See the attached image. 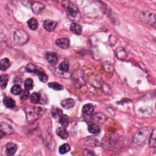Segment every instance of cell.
Returning a JSON list of instances; mask_svg holds the SVG:
<instances>
[{"instance_id":"cell-1","label":"cell","mask_w":156,"mask_h":156,"mask_svg":"<svg viewBox=\"0 0 156 156\" xmlns=\"http://www.w3.org/2000/svg\"><path fill=\"white\" fill-rule=\"evenodd\" d=\"M77 2L87 15H89L91 13H93V16L99 12L105 13L107 9L105 4L99 0H77Z\"/></svg>"},{"instance_id":"cell-2","label":"cell","mask_w":156,"mask_h":156,"mask_svg":"<svg viewBox=\"0 0 156 156\" xmlns=\"http://www.w3.org/2000/svg\"><path fill=\"white\" fill-rule=\"evenodd\" d=\"M62 5L65 9L68 18L73 21H79L80 19V13L77 7L69 0H63Z\"/></svg>"},{"instance_id":"cell-3","label":"cell","mask_w":156,"mask_h":156,"mask_svg":"<svg viewBox=\"0 0 156 156\" xmlns=\"http://www.w3.org/2000/svg\"><path fill=\"white\" fill-rule=\"evenodd\" d=\"M149 130L147 127H143L138 130L133 136V141L138 146H143L145 144L149 135Z\"/></svg>"},{"instance_id":"cell-4","label":"cell","mask_w":156,"mask_h":156,"mask_svg":"<svg viewBox=\"0 0 156 156\" xmlns=\"http://www.w3.org/2000/svg\"><path fill=\"white\" fill-rule=\"evenodd\" d=\"M13 41L16 44L23 45L27 42L29 40L28 34L23 30H16L13 35Z\"/></svg>"},{"instance_id":"cell-5","label":"cell","mask_w":156,"mask_h":156,"mask_svg":"<svg viewBox=\"0 0 156 156\" xmlns=\"http://www.w3.org/2000/svg\"><path fill=\"white\" fill-rule=\"evenodd\" d=\"M140 19L144 23L153 26L154 27H155V15L154 13L145 11L142 12L139 15Z\"/></svg>"},{"instance_id":"cell-6","label":"cell","mask_w":156,"mask_h":156,"mask_svg":"<svg viewBox=\"0 0 156 156\" xmlns=\"http://www.w3.org/2000/svg\"><path fill=\"white\" fill-rule=\"evenodd\" d=\"M45 5L39 2H34L31 4V9L34 14L38 15L44 9Z\"/></svg>"},{"instance_id":"cell-7","label":"cell","mask_w":156,"mask_h":156,"mask_svg":"<svg viewBox=\"0 0 156 156\" xmlns=\"http://www.w3.org/2000/svg\"><path fill=\"white\" fill-rule=\"evenodd\" d=\"M57 23L56 21H52L50 20H47L43 21V27L47 30L48 32H52L57 27Z\"/></svg>"},{"instance_id":"cell-8","label":"cell","mask_w":156,"mask_h":156,"mask_svg":"<svg viewBox=\"0 0 156 156\" xmlns=\"http://www.w3.org/2000/svg\"><path fill=\"white\" fill-rule=\"evenodd\" d=\"M46 58L47 61L52 65H55L58 62L57 55L53 52H47L46 54Z\"/></svg>"},{"instance_id":"cell-9","label":"cell","mask_w":156,"mask_h":156,"mask_svg":"<svg viewBox=\"0 0 156 156\" xmlns=\"http://www.w3.org/2000/svg\"><path fill=\"white\" fill-rule=\"evenodd\" d=\"M55 43L57 46L62 49H67L69 46V40L66 38L58 39Z\"/></svg>"},{"instance_id":"cell-10","label":"cell","mask_w":156,"mask_h":156,"mask_svg":"<svg viewBox=\"0 0 156 156\" xmlns=\"http://www.w3.org/2000/svg\"><path fill=\"white\" fill-rule=\"evenodd\" d=\"M17 150V146L13 143H9L6 144L5 152L8 155H13Z\"/></svg>"},{"instance_id":"cell-11","label":"cell","mask_w":156,"mask_h":156,"mask_svg":"<svg viewBox=\"0 0 156 156\" xmlns=\"http://www.w3.org/2000/svg\"><path fill=\"white\" fill-rule=\"evenodd\" d=\"M75 105V101L72 98H67L64 100H63L61 102V105L66 108V109H69L72 107H73Z\"/></svg>"},{"instance_id":"cell-12","label":"cell","mask_w":156,"mask_h":156,"mask_svg":"<svg viewBox=\"0 0 156 156\" xmlns=\"http://www.w3.org/2000/svg\"><path fill=\"white\" fill-rule=\"evenodd\" d=\"M4 124H0V138L3 137L4 135L9 133L12 131V129L10 126L8 124H5V126H4Z\"/></svg>"},{"instance_id":"cell-13","label":"cell","mask_w":156,"mask_h":156,"mask_svg":"<svg viewBox=\"0 0 156 156\" xmlns=\"http://www.w3.org/2000/svg\"><path fill=\"white\" fill-rule=\"evenodd\" d=\"M70 30L76 35H80L82 31L80 25L76 23H73L70 26Z\"/></svg>"},{"instance_id":"cell-14","label":"cell","mask_w":156,"mask_h":156,"mask_svg":"<svg viewBox=\"0 0 156 156\" xmlns=\"http://www.w3.org/2000/svg\"><path fill=\"white\" fill-rule=\"evenodd\" d=\"M93 119L96 122L103 123L106 121L107 117L102 113H97L93 115Z\"/></svg>"},{"instance_id":"cell-15","label":"cell","mask_w":156,"mask_h":156,"mask_svg":"<svg viewBox=\"0 0 156 156\" xmlns=\"http://www.w3.org/2000/svg\"><path fill=\"white\" fill-rule=\"evenodd\" d=\"M55 132H56V134L62 139H66L68 138V133L66 130V129H65V127H58L56 129Z\"/></svg>"},{"instance_id":"cell-16","label":"cell","mask_w":156,"mask_h":156,"mask_svg":"<svg viewBox=\"0 0 156 156\" xmlns=\"http://www.w3.org/2000/svg\"><path fill=\"white\" fill-rule=\"evenodd\" d=\"M82 113L85 115H90L94 111V107L91 104H85L82 108Z\"/></svg>"},{"instance_id":"cell-17","label":"cell","mask_w":156,"mask_h":156,"mask_svg":"<svg viewBox=\"0 0 156 156\" xmlns=\"http://www.w3.org/2000/svg\"><path fill=\"white\" fill-rule=\"evenodd\" d=\"M35 74H37V76H38V78L41 82L45 83L48 81V77L47 75L44 73V72L41 69H38L37 72L35 73Z\"/></svg>"},{"instance_id":"cell-18","label":"cell","mask_w":156,"mask_h":156,"mask_svg":"<svg viewBox=\"0 0 156 156\" xmlns=\"http://www.w3.org/2000/svg\"><path fill=\"white\" fill-rule=\"evenodd\" d=\"M3 103L7 108H13L15 105V101L9 97L4 98L3 99Z\"/></svg>"},{"instance_id":"cell-19","label":"cell","mask_w":156,"mask_h":156,"mask_svg":"<svg viewBox=\"0 0 156 156\" xmlns=\"http://www.w3.org/2000/svg\"><path fill=\"white\" fill-rule=\"evenodd\" d=\"M10 62L7 58L2 59L0 61V70L5 71L10 67Z\"/></svg>"},{"instance_id":"cell-20","label":"cell","mask_w":156,"mask_h":156,"mask_svg":"<svg viewBox=\"0 0 156 156\" xmlns=\"http://www.w3.org/2000/svg\"><path fill=\"white\" fill-rule=\"evenodd\" d=\"M27 24L29 28L32 30H36L38 26V23L37 20L34 18H32L29 20L27 21Z\"/></svg>"},{"instance_id":"cell-21","label":"cell","mask_w":156,"mask_h":156,"mask_svg":"<svg viewBox=\"0 0 156 156\" xmlns=\"http://www.w3.org/2000/svg\"><path fill=\"white\" fill-rule=\"evenodd\" d=\"M58 122L63 127H66L69 123V119L67 115H61L58 118Z\"/></svg>"},{"instance_id":"cell-22","label":"cell","mask_w":156,"mask_h":156,"mask_svg":"<svg viewBox=\"0 0 156 156\" xmlns=\"http://www.w3.org/2000/svg\"><path fill=\"white\" fill-rule=\"evenodd\" d=\"M9 80V76L7 74H2L0 76V87L2 89H4Z\"/></svg>"},{"instance_id":"cell-23","label":"cell","mask_w":156,"mask_h":156,"mask_svg":"<svg viewBox=\"0 0 156 156\" xmlns=\"http://www.w3.org/2000/svg\"><path fill=\"white\" fill-rule=\"evenodd\" d=\"M88 130L91 133H93V134L98 133L101 130L99 126L96 124H92L89 125V126L88 127Z\"/></svg>"},{"instance_id":"cell-24","label":"cell","mask_w":156,"mask_h":156,"mask_svg":"<svg viewBox=\"0 0 156 156\" xmlns=\"http://www.w3.org/2000/svg\"><path fill=\"white\" fill-rule=\"evenodd\" d=\"M59 70L65 73H67L69 69V63L67 60L63 61L59 65Z\"/></svg>"},{"instance_id":"cell-25","label":"cell","mask_w":156,"mask_h":156,"mask_svg":"<svg viewBox=\"0 0 156 156\" xmlns=\"http://www.w3.org/2000/svg\"><path fill=\"white\" fill-rule=\"evenodd\" d=\"M51 115L54 118H59L61 115H62V110L60 108L53 107L51 110Z\"/></svg>"},{"instance_id":"cell-26","label":"cell","mask_w":156,"mask_h":156,"mask_svg":"<svg viewBox=\"0 0 156 156\" xmlns=\"http://www.w3.org/2000/svg\"><path fill=\"white\" fill-rule=\"evenodd\" d=\"M41 99L40 94L38 93H33L30 96V101L34 104L39 103Z\"/></svg>"},{"instance_id":"cell-27","label":"cell","mask_w":156,"mask_h":156,"mask_svg":"<svg viewBox=\"0 0 156 156\" xmlns=\"http://www.w3.org/2000/svg\"><path fill=\"white\" fill-rule=\"evenodd\" d=\"M70 149H71V148H70L69 145L65 143V144H62L60 146L59 152L61 154H66V153L70 151Z\"/></svg>"},{"instance_id":"cell-28","label":"cell","mask_w":156,"mask_h":156,"mask_svg":"<svg viewBox=\"0 0 156 156\" xmlns=\"http://www.w3.org/2000/svg\"><path fill=\"white\" fill-rule=\"evenodd\" d=\"M48 86L55 90H62L63 89V87L57 82H50L48 84Z\"/></svg>"},{"instance_id":"cell-29","label":"cell","mask_w":156,"mask_h":156,"mask_svg":"<svg viewBox=\"0 0 156 156\" xmlns=\"http://www.w3.org/2000/svg\"><path fill=\"white\" fill-rule=\"evenodd\" d=\"M156 146V141H155V129H154L150 138L149 141V147H155Z\"/></svg>"},{"instance_id":"cell-30","label":"cell","mask_w":156,"mask_h":156,"mask_svg":"<svg viewBox=\"0 0 156 156\" xmlns=\"http://www.w3.org/2000/svg\"><path fill=\"white\" fill-rule=\"evenodd\" d=\"M24 87L26 90H32L33 88V80L32 79L30 78H28L27 79L25 80L24 81Z\"/></svg>"},{"instance_id":"cell-31","label":"cell","mask_w":156,"mask_h":156,"mask_svg":"<svg viewBox=\"0 0 156 156\" xmlns=\"http://www.w3.org/2000/svg\"><path fill=\"white\" fill-rule=\"evenodd\" d=\"M21 91H22L21 88V87L19 85H13L12 87L11 90H10L11 93L13 94H15V95L20 94V93L21 92Z\"/></svg>"},{"instance_id":"cell-32","label":"cell","mask_w":156,"mask_h":156,"mask_svg":"<svg viewBox=\"0 0 156 156\" xmlns=\"http://www.w3.org/2000/svg\"><path fill=\"white\" fill-rule=\"evenodd\" d=\"M20 98L21 99L25 101L27 100L29 98V92L27 90H24L23 91H21V92L20 93Z\"/></svg>"},{"instance_id":"cell-33","label":"cell","mask_w":156,"mask_h":156,"mask_svg":"<svg viewBox=\"0 0 156 156\" xmlns=\"http://www.w3.org/2000/svg\"><path fill=\"white\" fill-rule=\"evenodd\" d=\"M37 69H38V68L36 66H35L31 63L28 64L26 66V71L28 72H30V73H35L37 72Z\"/></svg>"}]
</instances>
